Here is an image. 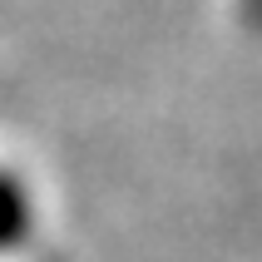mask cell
Here are the masks:
<instances>
[{"label":"cell","instance_id":"6da1fadb","mask_svg":"<svg viewBox=\"0 0 262 262\" xmlns=\"http://www.w3.org/2000/svg\"><path fill=\"white\" fill-rule=\"evenodd\" d=\"M35 228H40V198L30 188V178L10 163H0V262L25 252Z\"/></svg>","mask_w":262,"mask_h":262}]
</instances>
